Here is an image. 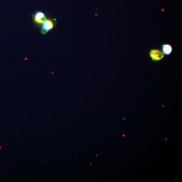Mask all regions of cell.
Wrapping results in <instances>:
<instances>
[{"label": "cell", "mask_w": 182, "mask_h": 182, "mask_svg": "<svg viewBox=\"0 0 182 182\" xmlns=\"http://www.w3.org/2000/svg\"><path fill=\"white\" fill-rule=\"evenodd\" d=\"M163 52L157 49H153L149 52V55L152 61L158 62L161 60L164 57Z\"/></svg>", "instance_id": "6da1fadb"}, {"label": "cell", "mask_w": 182, "mask_h": 182, "mask_svg": "<svg viewBox=\"0 0 182 182\" xmlns=\"http://www.w3.org/2000/svg\"><path fill=\"white\" fill-rule=\"evenodd\" d=\"M53 22L51 20H46L43 23L42 25V33L43 34H45L48 31L53 28Z\"/></svg>", "instance_id": "7a4b0ae2"}, {"label": "cell", "mask_w": 182, "mask_h": 182, "mask_svg": "<svg viewBox=\"0 0 182 182\" xmlns=\"http://www.w3.org/2000/svg\"><path fill=\"white\" fill-rule=\"evenodd\" d=\"M45 14L41 12H36L35 16V21L38 24H42L46 20Z\"/></svg>", "instance_id": "3957f363"}, {"label": "cell", "mask_w": 182, "mask_h": 182, "mask_svg": "<svg viewBox=\"0 0 182 182\" xmlns=\"http://www.w3.org/2000/svg\"><path fill=\"white\" fill-rule=\"evenodd\" d=\"M163 53L166 55H169L172 53L173 50L172 46L169 44H163L162 45Z\"/></svg>", "instance_id": "277c9868"}]
</instances>
